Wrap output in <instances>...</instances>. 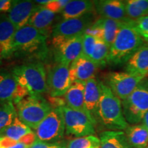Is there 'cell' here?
I'll list each match as a JSON object with an SVG mask.
<instances>
[{
    "instance_id": "cell-45",
    "label": "cell",
    "mask_w": 148,
    "mask_h": 148,
    "mask_svg": "<svg viewBox=\"0 0 148 148\" xmlns=\"http://www.w3.org/2000/svg\"><path fill=\"white\" fill-rule=\"evenodd\" d=\"M0 139H1V137H0Z\"/></svg>"
},
{
    "instance_id": "cell-46",
    "label": "cell",
    "mask_w": 148,
    "mask_h": 148,
    "mask_svg": "<svg viewBox=\"0 0 148 148\" xmlns=\"http://www.w3.org/2000/svg\"><path fill=\"white\" fill-rule=\"evenodd\" d=\"M0 148H1V147H0Z\"/></svg>"
},
{
    "instance_id": "cell-27",
    "label": "cell",
    "mask_w": 148,
    "mask_h": 148,
    "mask_svg": "<svg viewBox=\"0 0 148 148\" xmlns=\"http://www.w3.org/2000/svg\"><path fill=\"white\" fill-rule=\"evenodd\" d=\"M125 4L127 15L132 21L148 15V0H128Z\"/></svg>"
},
{
    "instance_id": "cell-39",
    "label": "cell",
    "mask_w": 148,
    "mask_h": 148,
    "mask_svg": "<svg viewBox=\"0 0 148 148\" xmlns=\"http://www.w3.org/2000/svg\"><path fill=\"white\" fill-rule=\"evenodd\" d=\"M142 124L145 126L148 130V112L144 116L143 120H142Z\"/></svg>"
},
{
    "instance_id": "cell-24",
    "label": "cell",
    "mask_w": 148,
    "mask_h": 148,
    "mask_svg": "<svg viewBox=\"0 0 148 148\" xmlns=\"http://www.w3.org/2000/svg\"><path fill=\"white\" fill-rule=\"evenodd\" d=\"M124 132L129 143L133 148L147 147L148 130L142 123L129 125Z\"/></svg>"
},
{
    "instance_id": "cell-23",
    "label": "cell",
    "mask_w": 148,
    "mask_h": 148,
    "mask_svg": "<svg viewBox=\"0 0 148 148\" xmlns=\"http://www.w3.org/2000/svg\"><path fill=\"white\" fill-rule=\"evenodd\" d=\"M99 148H133L123 131H103L99 134Z\"/></svg>"
},
{
    "instance_id": "cell-16",
    "label": "cell",
    "mask_w": 148,
    "mask_h": 148,
    "mask_svg": "<svg viewBox=\"0 0 148 148\" xmlns=\"http://www.w3.org/2000/svg\"><path fill=\"white\" fill-rule=\"evenodd\" d=\"M100 96V81L97 80L95 77L86 81L84 90L85 108L95 127L97 125V112Z\"/></svg>"
},
{
    "instance_id": "cell-10",
    "label": "cell",
    "mask_w": 148,
    "mask_h": 148,
    "mask_svg": "<svg viewBox=\"0 0 148 148\" xmlns=\"http://www.w3.org/2000/svg\"><path fill=\"white\" fill-rule=\"evenodd\" d=\"M145 77L127 72H112L106 77L107 86L121 101L128 97Z\"/></svg>"
},
{
    "instance_id": "cell-20",
    "label": "cell",
    "mask_w": 148,
    "mask_h": 148,
    "mask_svg": "<svg viewBox=\"0 0 148 148\" xmlns=\"http://www.w3.org/2000/svg\"><path fill=\"white\" fill-rule=\"evenodd\" d=\"M125 72L145 77L148 75V46L143 45L128 60Z\"/></svg>"
},
{
    "instance_id": "cell-32",
    "label": "cell",
    "mask_w": 148,
    "mask_h": 148,
    "mask_svg": "<svg viewBox=\"0 0 148 148\" xmlns=\"http://www.w3.org/2000/svg\"><path fill=\"white\" fill-rule=\"evenodd\" d=\"M97 38L90 36V35L84 34L83 35L82 39V54L87 57L88 58H90V56L92 53V51L95 48Z\"/></svg>"
},
{
    "instance_id": "cell-34",
    "label": "cell",
    "mask_w": 148,
    "mask_h": 148,
    "mask_svg": "<svg viewBox=\"0 0 148 148\" xmlns=\"http://www.w3.org/2000/svg\"><path fill=\"white\" fill-rule=\"evenodd\" d=\"M67 144L64 142L59 141L56 143H47L36 140L29 148H66Z\"/></svg>"
},
{
    "instance_id": "cell-12",
    "label": "cell",
    "mask_w": 148,
    "mask_h": 148,
    "mask_svg": "<svg viewBox=\"0 0 148 148\" xmlns=\"http://www.w3.org/2000/svg\"><path fill=\"white\" fill-rule=\"evenodd\" d=\"M27 95L28 92L18 84L12 72L0 70V103L13 102L15 105Z\"/></svg>"
},
{
    "instance_id": "cell-30",
    "label": "cell",
    "mask_w": 148,
    "mask_h": 148,
    "mask_svg": "<svg viewBox=\"0 0 148 148\" xmlns=\"http://www.w3.org/2000/svg\"><path fill=\"white\" fill-rule=\"evenodd\" d=\"M100 147V140L95 136L75 138L67 144L66 148H95Z\"/></svg>"
},
{
    "instance_id": "cell-17",
    "label": "cell",
    "mask_w": 148,
    "mask_h": 148,
    "mask_svg": "<svg viewBox=\"0 0 148 148\" xmlns=\"http://www.w3.org/2000/svg\"><path fill=\"white\" fill-rule=\"evenodd\" d=\"M98 66L90 59L81 54L69 66V73L72 83L75 81L86 82L94 78Z\"/></svg>"
},
{
    "instance_id": "cell-3",
    "label": "cell",
    "mask_w": 148,
    "mask_h": 148,
    "mask_svg": "<svg viewBox=\"0 0 148 148\" xmlns=\"http://www.w3.org/2000/svg\"><path fill=\"white\" fill-rule=\"evenodd\" d=\"M18 84L30 96H41L49 92L45 69L40 62H29L15 66L11 70Z\"/></svg>"
},
{
    "instance_id": "cell-40",
    "label": "cell",
    "mask_w": 148,
    "mask_h": 148,
    "mask_svg": "<svg viewBox=\"0 0 148 148\" xmlns=\"http://www.w3.org/2000/svg\"><path fill=\"white\" fill-rule=\"evenodd\" d=\"M29 146L25 145V144H23V143H19V142H18L17 143L15 144V145L12 146V147H10V148H29Z\"/></svg>"
},
{
    "instance_id": "cell-31",
    "label": "cell",
    "mask_w": 148,
    "mask_h": 148,
    "mask_svg": "<svg viewBox=\"0 0 148 148\" xmlns=\"http://www.w3.org/2000/svg\"><path fill=\"white\" fill-rule=\"evenodd\" d=\"M132 25L142 39L148 43V15L132 21Z\"/></svg>"
},
{
    "instance_id": "cell-13",
    "label": "cell",
    "mask_w": 148,
    "mask_h": 148,
    "mask_svg": "<svg viewBox=\"0 0 148 148\" xmlns=\"http://www.w3.org/2000/svg\"><path fill=\"white\" fill-rule=\"evenodd\" d=\"M47 84L51 97H62L65 95L72 84L69 66L57 63L49 72Z\"/></svg>"
},
{
    "instance_id": "cell-43",
    "label": "cell",
    "mask_w": 148,
    "mask_h": 148,
    "mask_svg": "<svg viewBox=\"0 0 148 148\" xmlns=\"http://www.w3.org/2000/svg\"><path fill=\"white\" fill-rule=\"evenodd\" d=\"M3 59V58H2V56H1V55L0 54V64H1V60H2Z\"/></svg>"
},
{
    "instance_id": "cell-6",
    "label": "cell",
    "mask_w": 148,
    "mask_h": 148,
    "mask_svg": "<svg viewBox=\"0 0 148 148\" xmlns=\"http://www.w3.org/2000/svg\"><path fill=\"white\" fill-rule=\"evenodd\" d=\"M65 123L62 108H53L35 130L36 140L47 143L59 142L64 137Z\"/></svg>"
},
{
    "instance_id": "cell-38",
    "label": "cell",
    "mask_w": 148,
    "mask_h": 148,
    "mask_svg": "<svg viewBox=\"0 0 148 148\" xmlns=\"http://www.w3.org/2000/svg\"><path fill=\"white\" fill-rule=\"evenodd\" d=\"M13 1L0 0V12H9L12 7Z\"/></svg>"
},
{
    "instance_id": "cell-26",
    "label": "cell",
    "mask_w": 148,
    "mask_h": 148,
    "mask_svg": "<svg viewBox=\"0 0 148 148\" xmlns=\"http://www.w3.org/2000/svg\"><path fill=\"white\" fill-rule=\"evenodd\" d=\"M32 132V130L23 123L17 116L12 124L0 134V137H7L18 142L22 137Z\"/></svg>"
},
{
    "instance_id": "cell-18",
    "label": "cell",
    "mask_w": 148,
    "mask_h": 148,
    "mask_svg": "<svg viewBox=\"0 0 148 148\" xmlns=\"http://www.w3.org/2000/svg\"><path fill=\"white\" fill-rule=\"evenodd\" d=\"M55 18V13L45 6L39 5L29 18L27 25L35 27L47 37L50 33H52V23Z\"/></svg>"
},
{
    "instance_id": "cell-41",
    "label": "cell",
    "mask_w": 148,
    "mask_h": 148,
    "mask_svg": "<svg viewBox=\"0 0 148 148\" xmlns=\"http://www.w3.org/2000/svg\"><path fill=\"white\" fill-rule=\"evenodd\" d=\"M49 1H50L49 0H45V1H39V0H37V1H35V3L38 5H42V6H45V5H47Z\"/></svg>"
},
{
    "instance_id": "cell-11",
    "label": "cell",
    "mask_w": 148,
    "mask_h": 148,
    "mask_svg": "<svg viewBox=\"0 0 148 148\" xmlns=\"http://www.w3.org/2000/svg\"><path fill=\"white\" fill-rule=\"evenodd\" d=\"M95 19L93 12L85 14L79 18L65 19L53 27L52 37L70 38L84 34L85 32L93 24Z\"/></svg>"
},
{
    "instance_id": "cell-25",
    "label": "cell",
    "mask_w": 148,
    "mask_h": 148,
    "mask_svg": "<svg viewBox=\"0 0 148 148\" xmlns=\"http://www.w3.org/2000/svg\"><path fill=\"white\" fill-rule=\"evenodd\" d=\"M96 21L102 29V40L106 42V45L109 47H110V46L112 45V44L115 40L120 28L125 22L118 21L115 20L110 19V18L102 17L96 20Z\"/></svg>"
},
{
    "instance_id": "cell-14",
    "label": "cell",
    "mask_w": 148,
    "mask_h": 148,
    "mask_svg": "<svg viewBox=\"0 0 148 148\" xmlns=\"http://www.w3.org/2000/svg\"><path fill=\"white\" fill-rule=\"evenodd\" d=\"M95 10L102 18L121 22L132 21L127 15L125 1L120 0L93 1Z\"/></svg>"
},
{
    "instance_id": "cell-42",
    "label": "cell",
    "mask_w": 148,
    "mask_h": 148,
    "mask_svg": "<svg viewBox=\"0 0 148 148\" xmlns=\"http://www.w3.org/2000/svg\"><path fill=\"white\" fill-rule=\"evenodd\" d=\"M141 84L143 85L148 90V79H144L143 81L141 82Z\"/></svg>"
},
{
    "instance_id": "cell-5",
    "label": "cell",
    "mask_w": 148,
    "mask_h": 148,
    "mask_svg": "<svg viewBox=\"0 0 148 148\" xmlns=\"http://www.w3.org/2000/svg\"><path fill=\"white\" fill-rule=\"evenodd\" d=\"M17 116L21 121L36 130L53 108L42 96L27 95L15 104Z\"/></svg>"
},
{
    "instance_id": "cell-2",
    "label": "cell",
    "mask_w": 148,
    "mask_h": 148,
    "mask_svg": "<svg viewBox=\"0 0 148 148\" xmlns=\"http://www.w3.org/2000/svg\"><path fill=\"white\" fill-rule=\"evenodd\" d=\"M101 96L97 123L110 131H123L129 126L123 115L121 101L110 88L100 81Z\"/></svg>"
},
{
    "instance_id": "cell-19",
    "label": "cell",
    "mask_w": 148,
    "mask_h": 148,
    "mask_svg": "<svg viewBox=\"0 0 148 148\" xmlns=\"http://www.w3.org/2000/svg\"><path fill=\"white\" fill-rule=\"evenodd\" d=\"M85 84L86 82L75 81L64 95V98L66 106L88 114L84 105Z\"/></svg>"
},
{
    "instance_id": "cell-15",
    "label": "cell",
    "mask_w": 148,
    "mask_h": 148,
    "mask_svg": "<svg viewBox=\"0 0 148 148\" xmlns=\"http://www.w3.org/2000/svg\"><path fill=\"white\" fill-rule=\"evenodd\" d=\"M39 5L32 1H13L8 18L16 29L27 25L29 18Z\"/></svg>"
},
{
    "instance_id": "cell-22",
    "label": "cell",
    "mask_w": 148,
    "mask_h": 148,
    "mask_svg": "<svg viewBox=\"0 0 148 148\" xmlns=\"http://www.w3.org/2000/svg\"><path fill=\"white\" fill-rule=\"evenodd\" d=\"M95 10L94 1L87 0L69 1L61 12L64 20L79 18L85 14L93 12Z\"/></svg>"
},
{
    "instance_id": "cell-44",
    "label": "cell",
    "mask_w": 148,
    "mask_h": 148,
    "mask_svg": "<svg viewBox=\"0 0 148 148\" xmlns=\"http://www.w3.org/2000/svg\"><path fill=\"white\" fill-rule=\"evenodd\" d=\"M146 148H148V145H147V147H146Z\"/></svg>"
},
{
    "instance_id": "cell-8",
    "label": "cell",
    "mask_w": 148,
    "mask_h": 148,
    "mask_svg": "<svg viewBox=\"0 0 148 148\" xmlns=\"http://www.w3.org/2000/svg\"><path fill=\"white\" fill-rule=\"evenodd\" d=\"M66 134L76 138L95 134V125L87 114L64 106L62 107Z\"/></svg>"
},
{
    "instance_id": "cell-36",
    "label": "cell",
    "mask_w": 148,
    "mask_h": 148,
    "mask_svg": "<svg viewBox=\"0 0 148 148\" xmlns=\"http://www.w3.org/2000/svg\"><path fill=\"white\" fill-rule=\"evenodd\" d=\"M47 101L53 108H62V107L66 106L64 98L62 97H51V96H49Z\"/></svg>"
},
{
    "instance_id": "cell-7",
    "label": "cell",
    "mask_w": 148,
    "mask_h": 148,
    "mask_svg": "<svg viewBox=\"0 0 148 148\" xmlns=\"http://www.w3.org/2000/svg\"><path fill=\"white\" fill-rule=\"evenodd\" d=\"M121 103L123 115L128 124H138L148 112V90L140 82Z\"/></svg>"
},
{
    "instance_id": "cell-1",
    "label": "cell",
    "mask_w": 148,
    "mask_h": 148,
    "mask_svg": "<svg viewBox=\"0 0 148 148\" xmlns=\"http://www.w3.org/2000/svg\"><path fill=\"white\" fill-rule=\"evenodd\" d=\"M144 45V40L132 25V21L123 23L110 47L107 64L112 66L127 63Z\"/></svg>"
},
{
    "instance_id": "cell-28",
    "label": "cell",
    "mask_w": 148,
    "mask_h": 148,
    "mask_svg": "<svg viewBox=\"0 0 148 148\" xmlns=\"http://www.w3.org/2000/svg\"><path fill=\"white\" fill-rule=\"evenodd\" d=\"M17 116L13 102L0 103V134L10 125Z\"/></svg>"
},
{
    "instance_id": "cell-4",
    "label": "cell",
    "mask_w": 148,
    "mask_h": 148,
    "mask_svg": "<svg viewBox=\"0 0 148 148\" xmlns=\"http://www.w3.org/2000/svg\"><path fill=\"white\" fill-rule=\"evenodd\" d=\"M47 36L40 31L26 25L16 29L12 38L10 56L32 55L45 56L47 54L46 45Z\"/></svg>"
},
{
    "instance_id": "cell-35",
    "label": "cell",
    "mask_w": 148,
    "mask_h": 148,
    "mask_svg": "<svg viewBox=\"0 0 148 148\" xmlns=\"http://www.w3.org/2000/svg\"><path fill=\"white\" fill-rule=\"evenodd\" d=\"M84 34L90 35L97 38H101L102 39L103 36V32L102 29L100 27V25L97 23V21H95L92 25L87 28Z\"/></svg>"
},
{
    "instance_id": "cell-9",
    "label": "cell",
    "mask_w": 148,
    "mask_h": 148,
    "mask_svg": "<svg viewBox=\"0 0 148 148\" xmlns=\"http://www.w3.org/2000/svg\"><path fill=\"white\" fill-rule=\"evenodd\" d=\"M83 35L70 38L52 37L55 60L57 63L69 66L82 54Z\"/></svg>"
},
{
    "instance_id": "cell-21",
    "label": "cell",
    "mask_w": 148,
    "mask_h": 148,
    "mask_svg": "<svg viewBox=\"0 0 148 148\" xmlns=\"http://www.w3.org/2000/svg\"><path fill=\"white\" fill-rule=\"evenodd\" d=\"M16 28L8 19V16L0 18V54L3 58L10 56L11 45Z\"/></svg>"
},
{
    "instance_id": "cell-33",
    "label": "cell",
    "mask_w": 148,
    "mask_h": 148,
    "mask_svg": "<svg viewBox=\"0 0 148 148\" xmlns=\"http://www.w3.org/2000/svg\"><path fill=\"white\" fill-rule=\"evenodd\" d=\"M69 2V0H51L45 5V7L53 13L56 14L62 12Z\"/></svg>"
},
{
    "instance_id": "cell-37",
    "label": "cell",
    "mask_w": 148,
    "mask_h": 148,
    "mask_svg": "<svg viewBox=\"0 0 148 148\" xmlns=\"http://www.w3.org/2000/svg\"><path fill=\"white\" fill-rule=\"evenodd\" d=\"M17 141L10 139L7 137H1L0 139V147L1 148H10L12 146L17 143Z\"/></svg>"
},
{
    "instance_id": "cell-29",
    "label": "cell",
    "mask_w": 148,
    "mask_h": 148,
    "mask_svg": "<svg viewBox=\"0 0 148 148\" xmlns=\"http://www.w3.org/2000/svg\"><path fill=\"white\" fill-rule=\"evenodd\" d=\"M110 51V47L101 38H97L90 59L98 67L106 66L108 60V57Z\"/></svg>"
}]
</instances>
